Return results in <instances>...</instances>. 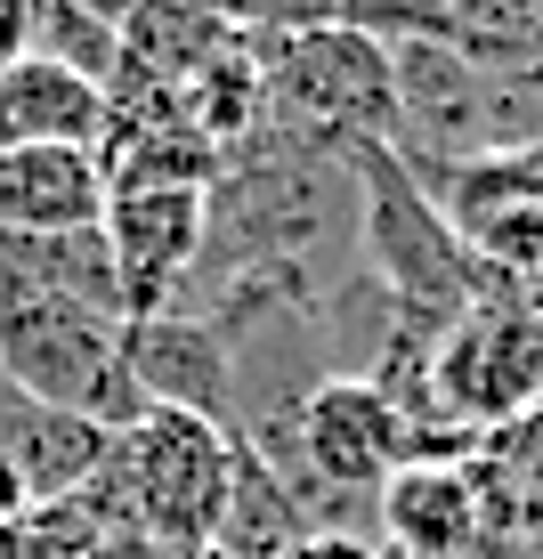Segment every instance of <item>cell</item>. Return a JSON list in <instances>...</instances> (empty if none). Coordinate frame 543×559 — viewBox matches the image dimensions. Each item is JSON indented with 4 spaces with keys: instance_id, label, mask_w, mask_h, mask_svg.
Listing matches in <instances>:
<instances>
[{
    "instance_id": "6da1fadb",
    "label": "cell",
    "mask_w": 543,
    "mask_h": 559,
    "mask_svg": "<svg viewBox=\"0 0 543 559\" xmlns=\"http://www.w3.org/2000/svg\"><path fill=\"white\" fill-rule=\"evenodd\" d=\"M227 487H236V430H211L196 414H146L106 438L98 471L73 503L98 519V535L130 527V535H154V544L203 559L211 535H220Z\"/></svg>"
},
{
    "instance_id": "e0dca14e",
    "label": "cell",
    "mask_w": 543,
    "mask_h": 559,
    "mask_svg": "<svg viewBox=\"0 0 543 559\" xmlns=\"http://www.w3.org/2000/svg\"><path fill=\"white\" fill-rule=\"evenodd\" d=\"M25 25H33V0H0V66L25 57Z\"/></svg>"
},
{
    "instance_id": "9c48e42d",
    "label": "cell",
    "mask_w": 543,
    "mask_h": 559,
    "mask_svg": "<svg viewBox=\"0 0 543 559\" xmlns=\"http://www.w3.org/2000/svg\"><path fill=\"white\" fill-rule=\"evenodd\" d=\"M374 527L405 559H495L462 462H405V471H390L374 495Z\"/></svg>"
},
{
    "instance_id": "8992f818",
    "label": "cell",
    "mask_w": 543,
    "mask_h": 559,
    "mask_svg": "<svg viewBox=\"0 0 543 559\" xmlns=\"http://www.w3.org/2000/svg\"><path fill=\"white\" fill-rule=\"evenodd\" d=\"M106 260L114 293H122V324L154 317L179 300V284L203 260V187H106Z\"/></svg>"
},
{
    "instance_id": "30bf717a",
    "label": "cell",
    "mask_w": 543,
    "mask_h": 559,
    "mask_svg": "<svg viewBox=\"0 0 543 559\" xmlns=\"http://www.w3.org/2000/svg\"><path fill=\"white\" fill-rule=\"evenodd\" d=\"M106 219V170L90 146H0V236H73Z\"/></svg>"
},
{
    "instance_id": "ac0fdd59",
    "label": "cell",
    "mask_w": 543,
    "mask_h": 559,
    "mask_svg": "<svg viewBox=\"0 0 543 559\" xmlns=\"http://www.w3.org/2000/svg\"><path fill=\"white\" fill-rule=\"evenodd\" d=\"M16 511H33V495H25V478L0 462V519H16Z\"/></svg>"
},
{
    "instance_id": "ba28073f",
    "label": "cell",
    "mask_w": 543,
    "mask_h": 559,
    "mask_svg": "<svg viewBox=\"0 0 543 559\" xmlns=\"http://www.w3.org/2000/svg\"><path fill=\"white\" fill-rule=\"evenodd\" d=\"M462 478H471L487 551L495 559H543V406L479 430L462 447Z\"/></svg>"
},
{
    "instance_id": "52a82bcc",
    "label": "cell",
    "mask_w": 543,
    "mask_h": 559,
    "mask_svg": "<svg viewBox=\"0 0 543 559\" xmlns=\"http://www.w3.org/2000/svg\"><path fill=\"white\" fill-rule=\"evenodd\" d=\"M122 365L139 381L146 414H196L211 430H236V365L227 341L187 308H154L122 324Z\"/></svg>"
},
{
    "instance_id": "5b68a950",
    "label": "cell",
    "mask_w": 543,
    "mask_h": 559,
    "mask_svg": "<svg viewBox=\"0 0 543 559\" xmlns=\"http://www.w3.org/2000/svg\"><path fill=\"white\" fill-rule=\"evenodd\" d=\"M543 284H487V300L462 308L430 357V430H495L543 406Z\"/></svg>"
},
{
    "instance_id": "7c38bea8",
    "label": "cell",
    "mask_w": 543,
    "mask_h": 559,
    "mask_svg": "<svg viewBox=\"0 0 543 559\" xmlns=\"http://www.w3.org/2000/svg\"><path fill=\"white\" fill-rule=\"evenodd\" d=\"M106 139V90L49 57H9L0 66V146H90Z\"/></svg>"
},
{
    "instance_id": "5bb4252c",
    "label": "cell",
    "mask_w": 543,
    "mask_h": 559,
    "mask_svg": "<svg viewBox=\"0 0 543 559\" xmlns=\"http://www.w3.org/2000/svg\"><path fill=\"white\" fill-rule=\"evenodd\" d=\"M90 544H98V519L82 503H33L0 519V559H82Z\"/></svg>"
},
{
    "instance_id": "2e32d148",
    "label": "cell",
    "mask_w": 543,
    "mask_h": 559,
    "mask_svg": "<svg viewBox=\"0 0 543 559\" xmlns=\"http://www.w3.org/2000/svg\"><path fill=\"white\" fill-rule=\"evenodd\" d=\"M82 559H187V551L154 544V535H130V527H106V535H98V544H90Z\"/></svg>"
},
{
    "instance_id": "277c9868",
    "label": "cell",
    "mask_w": 543,
    "mask_h": 559,
    "mask_svg": "<svg viewBox=\"0 0 543 559\" xmlns=\"http://www.w3.org/2000/svg\"><path fill=\"white\" fill-rule=\"evenodd\" d=\"M0 381L42 397L57 414H82L98 430L146 421V397L122 365V317L66 293H33V284H0Z\"/></svg>"
},
{
    "instance_id": "7a4b0ae2",
    "label": "cell",
    "mask_w": 543,
    "mask_h": 559,
    "mask_svg": "<svg viewBox=\"0 0 543 559\" xmlns=\"http://www.w3.org/2000/svg\"><path fill=\"white\" fill-rule=\"evenodd\" d=\"M341 170H349V195H357L365 276L398 308H414V317H462V308L487 300V267L471 260V243L455 236V219L438 211V195L414 179V163L390 139L341 146Z\"/></svg>"
},
{
    "instance_id": "8fae6325",
    "label": "cell",
    "mask_w": 543,
    "mask_h": 559,
    "mask_svg": "<svg viewBox=\"0 0 543 559\" xmlns=\"http://www.w3.org/2000/svg\"><path fill=\"white\" fill-rule=\"evenodd\" d=\"M114 33H122V66L163 90L203 82L211 66H227L244 49V33L227 25L220 0H130V16Z\"/></svg>"
},
{
    "instance_id": "3957f363",
    "label": "cell",
    "mask_w": 543,
    "mask_h": 559,
    "mask_svg": "<svg viewBox=\"0 0 543 559\" xmlns=\"http://www.w3.org/2000/svg\"><path fill=\"white\" fill-rule=\"evenodd\" d=\"M251 73H260V130H276L293 146L341 154L357 139L398 130V82H390V41L381 33H357V25L260 33Z\"/></svg>"
},
{
    "instance_id": "9a60e30c",
    "label": "cell",
    "mask_w": 543,
    "mask_h": 559,
    "mask_svg": "<svg viewBox=\"0 0 543 559\" xmlns=\"http://www.w3.org/2000/svg\"><path fill=\"white\" fill-rule=\"evenodd\" d=\"M284 559H381V544L357 535V527H317V535H300Z\"/></svg>"
},
{
    "instance_id": "d6986e66",
    "label": "cell",
    "mask_w": 543,
    "mask_h": 559,
    "mask_svg": "<svg viewBox=\"0 0 543 559\" xmlns=\"http://www.w3.org/2000/svg\"><path fill=\"white\" fill-rule=\"evenodd\" d=\"M374 544H381V535H374ZM381 559H405V551H390V544H381Z\"/></svg>"
},
{
    "instance_id": "4fadbf2b",
    "label": "cell",
    "mask_w": 543,
    "mask_h": 559,
    "mask_svg": "<svg viewBox=\"0 0 543 559\" xmlns=\"http://www.w3.org/2000/svg\"><path fill=\"white\" fill-rule=\"evenodd\" d=\"M25 49L49 57V66L82 73V82H114V66H122V33L106 25V16L73 9V0H33V25H25Z\"/></svg>"
}]
</instances>
